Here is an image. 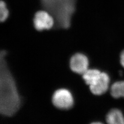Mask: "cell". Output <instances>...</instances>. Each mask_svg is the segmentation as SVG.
<instances>
[{"label":"cell","mask_w":124,"mask_h":124,"mask_svg":"<svg viewBox=\"0 0 124 124\" xmlns=\"http://www.w3.org/2000/svg\"><path fill=\"white\" fill-rule=\"evenodd\" d=\"M82 76L85 83L89 85L91 92L95 95H102L108 89L110 79L105 72L96 69H88Z\"/></svg>","instance_id":"obj_3"},{"label":"cell","mask_w":124,"mask_h":124,"mask_svg":"<svg viewBox=\"0 0 124 124\" xmlns=\"http://www.w3.org/2000/svg\"><path fill=\"white\" fill-rule=\"evenodd\" d=\"M34 27L38 31L48 30L55 25V20L52 15L46 11L36 13L33 19Z\"/></svg>","instance_id":"obj_5"},{"label":"cell","mask_w":124,"mask_h":124,"mask_svg":"<svg viewBox=\"0 0 124 124\" xmlns=\"http://www.w3.org/2000/svg\"><path fill=\"white\" fill-rule=\"evenodd\" d=\"M9 16V11L4 1L0 2V20L1 22L5 21Z\"/></svg>","instance_id":"obj_9"},{"label":"cell","mask_w":124,"mask_h":124,"mask_svg":"<svg viewBox=\"0 0 124 124\" xmlns=\"http://www.w3.org/2000/svg\"><path fill=\"white\" fill-rule=\"evenodd\" d=\"M106 120L108 124H124V115L120 109L113 108L108 113Z\"/></svg>","instance_id":"obj_7"},{"label":"cell","mask_w":124,"mask_h":124,"mask_svg":"<svg viewBox=\"0 0 124 124\" xmlns=\"http://www.w3.org/2000/svg\"><path fill=\"white\" fill-rule=\"evenodd\" d=\"M91 124H103L101 122H93Z\"/></svg>","instance_id":"obj_11"},{"label":"cell","mask_w":124,"mask_h":124,"mask_svg":"<svg viewBox=\"0 0 124 124\" xmlns=\"http://www.w3.org/2000/svg\"><path fill=\"white\" fill-rule=\"evenodd\" d=\"M110 93L115 98H124V81H117L112 85Z\"/></svg>","instance_id":"obj_8"},{"label":"cell","mask_w":124,"mask_h":124,"mask_svg":"<svg viewBox=\"0 0 124 124\" xmlns=\"http://www.w3.org/2000/svg\"><path fill=\"white\" fill-rule=\"evenodd\" d=\"M89 61L87 57L82 53H76L71 57L70 67L77 74L83 75L88 70Z\"/></svg>","instance_id":"obj_6"},{"label":"cell","mask_w":124,"mask_h":124,"mask_svg":"<svg viewBox=\"0 0 124 124\" xmlns=\"http://www.w3.org/2000/svg\"><path fill=\"white\" fill-rule=\"evenodd\" d=\"M5 50L0 54V112L6 117L14 115L21 105L15 79L8 66Z\"/></svg>","instance_id":"obj_1"},{"label":"cell","mask_w":124,"mask_h":124,"mask_svg":"<svg viewBox=\"0 0 124 124\" xmlns=\"http://www.w3.org/2000/svg\"><path fill=\"white\" fill-rule=\"evenodd\" d=\"M76 1L77 0H40L42 7L54 18L55 26L63 29L70 26Z\"/></svg>","instance_id":"obj_2"},{"label":"cell","mask_w":124,"mask_h":124,"mask_svg":"<svg viewBox=\"0 0 124 124\" xmlns=\"http://www.w3.org/2000/svg\"><path fill=\"white\" fill-rule=\"evenodd\" d=\"M120 61L121 65L124 68V50L121 53L120 56Z\"/></svg>","instance_id":"obj_10"},{"label":"cell","mask_w":124,"mask_h":124,"mask_svg":"<svg viewBox=\"0 0 124 124\" xmlns=\"http://www.w3.org/2000/svg\"><path fill=\"white\" fill-rule=\"evenodd\" d=\"M52 102L55 107L62 110L70 109L74 104L72 94L66 89H60L56 91L53 96Z\"/></svg>","instance_id":"obj_4"}]
</instances>
